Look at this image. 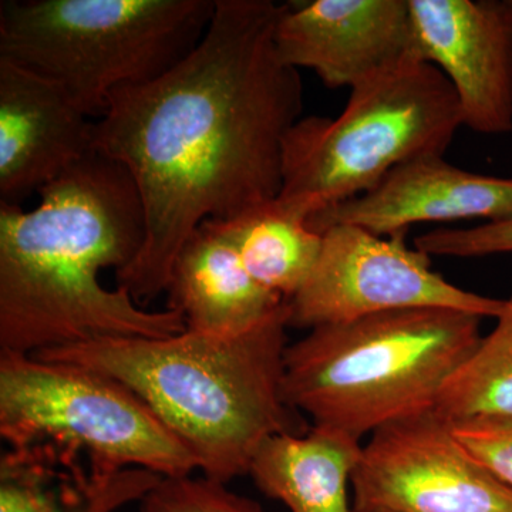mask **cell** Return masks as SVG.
Returning a JSON list of instances; mask_svg holds the SVG:
<instances>
[{
    "label": "cell",
    "mask_w": 512,
    "mask_h": 512,
    "mask_svg": "<svg viewBox=\"0 0 512 512\" xmlns=\"http://www.w3.org/2000/svg\"><path fill=\"white\" fill-rule=\"evenodd\" d=\"M285 5L217 0L197 47L151 82L111 94L94 121V151L136 184L146 239L116 272L141 305L167 291L175 259L205 221H228L275 200L286 134L303 111L299 70L278 55Z\"/></svg>",
    "instance_id": "1"
},
{
    "label": "cell",
    "mask_w": 512,
    "mask_h": 512,
    "mask_svg": "<svg viewBox=\"0 0 512 512\" xmlns=\"http://www.w3.org/2000/svg\"><path fill=\"white\" fill-rule=\"evenodd\" d=\"M39 195L32 210L0 202V352L187 329L180 312L146 311L101 284V271L126 268L146 239L143 202L123 165L93 153Z\"/></svg>",
    "instance_id": "2"
},
{
    "label": "cell",
    "mask_w": 512,
    "mask_h": 512,
    "mask_svg": "<svg viewBox=\"0 0 512 512\" xmlns=\"http://www.w3.org/2000/svg\"><path fill=\"white\" fill-rule=\"evenodd\" d=\"M288 302L248 332L106 339L32 355L109 376L137 394L190 450L202 476H248L276 434H303L284 397Z\"/></svg>",
    "instance_id": "3"
},
{
    "label": "cell",
    "mask_w": 512,
    "mask_h": 512,
    "mask_svg": "<svg viewBox=\"0 0 512 512\" xmlns=\"http://www.w3.org/2000/svg\"><path fill=\"white\" fill-rule=\"evenodd\" d=\"M481 319L426 308L318 326L286 348L285 402L313 426L362 441L436 409L444 384L483 338Z\"/></svg>",
    "instance_id": "4"
},
{
    "label": "cell",
    "mask_w": 512,
    "mask_h": 512,
    "mask_svg": "<svg viewBox=\"0 0 512 512\" xmlns=\"http://www.w3.org/2000/svg\"><path fill=\"white\" fill-rule=\"evenodd\" d=\"M217 0H3L0 57L59 84L90 119L201 42Z\"/></svg>",
    "instance_id": "5"
},
{
    "label": "cell",
    "mask_w": 512,
    "mask_h": 512,
    "mask_svg": "<svg viewBox=\"0 0 512 512\" xmlns=\"http://www.w3.org/2000/svg\"><path fill=\"white\" fill-rule=\"evenodd\" d=\"M463 126L447 77L414 60L350 90L336 119L302 117L286 134L276 201L305 218L373 190L390 171L444 156Z\"/></svg>",
    "instance_id": "6"
},
{
    "label": "cell",
    "mask_w": 512,
    "mask_h": 512,
    "mask_svg": "<svg viewBox=\"0 0 512 512\" xmlns=\"http://www.w3.org/2000/svg\"><path fill=\"white\" fill-rule=\"evenodd\" d=\"M0 436L10 448L53 446L96 471L191 476L197 461L124 384L87 367L0 352Z\"/></svg>",
    "instance_id": "7"
},
{
    "label": "cell",
    "mask_w": 512,
    "mask_h": 512,
    "mask_svg": "<svg viewBox=\"0 0 512 512\" xmlns=\"http://www.w3.org/2000/svg\"><path fill=\"white\" fill-rule=\"evenodd\" d=\"M322 252L301 291L288 301L289 328L315 329L407 309H453L497 318L503 299L451 284L431 256L407 247L406 232L379 237L355 225L322 232Z\"/></svg>",
    "instance_id": "8"
},
{
    "label": "cell",
    "mask_w": 512,
    "mask_h": 512,
    "mask_svg": "<svg viewBox=\"0 0 512 512\" xmlns=\"http://www.w3.org/2000/svg\"><path fill=\"white\" fill-rule=\"evenodd\" d=\"M353 512H512V490L436 409L375 431L352 476Z\"/></svg>",
    "instance_id": "9"
},
{
    "label": "cell",
    "mask_w": 512,
    "mask_h": 512,
    "mask_svg": "<svg viewBox=\"0 0 512 512\" xmlns=\"http://www.w3.org/2000/svg\"><path fill=\"white\" fill-rule=\"evenodd\" d=\"M275 46L288 66L313 70L332 89L352 90L421 60L409 0L286 3Z\"/></svg>",
    "instance_id": "10"
},
{
    "label": "cell",
    "mask_w": 512,
    "mask_h": 512,
    "mask_svg": "<svg viewBox=\"0 0 512 512\" xmlns=\"http://www.w3.org/2000/svg\"><path fill=\"white\" fill-rule=\"evenodd\" d=\"M417 50L453 86L463 126L512 131V20L503 0H409Z\"/></svg>",
    "instance_id": "11"
},
{
    "label": "cell",
    "mask_w": 512,
    "mask_h": 512,
    "mask_svg": "<svg viewBox=\"0 0 512 512\" xmlns=\"http://www.w3.org/2000/svg\"><path fill=\"white\" fill-rule=\"evenodd\" d=\"M94 121L59 84L0 57V202L22 205L96 153Z\"/></svg>",
    "instance_id": "12"
},
{
    "label": "cell",
    "mask_w": 512,
    "mask_h": 512,
    "mask_svg": "<svg viewBox=\"0 0 512 512\" xmlns=\"http://www.w3.org/2000/svg\"><path fill=\"white\" fill-rule=\"evenodd\" d=\"M512 220V178L461 170L444 156H424L390 171L373 190L306 221L322 234L333 225H355L393 237L412 225L458 220Z\"/></svg>",
    "instance_id": "13"
},
{
    "label": "cell",
    "mask_w": 512,
    "mask_h": 512,
    "mask_svg": "<svg viewBox=\"0 0 512 512\" xmlns=\"http://www.w3.org/2000/svg\"><path fill=\"white\" fill-rule=\"evenodd\" d=\"M165 292L185 328L205 335L248 332L286 303L249 275L220 221L202 222L185 241Z\"/></svg>",
    "instance_id": "14"
},
{
    "label": "cell",
    "mask_w": 512,
    "mask_h": 512,
    "mask_svg": "<svg viewBox=\"0 0 512 512\" xmlns=\"http://www.w3.org/2000/svg\"><path fill=\"white\" fill-rule=\"evenodd\" d=\"M161 478L144 468L96 471L53 446L10 448L0 460V512H116Z\"/></svg>",
    "instance_id": "15"
},
{
    "label": "cell",
    "mask_w": 512,
    "mask_h": 512,
    "mask_svg": "<svg viewBox=\"0 0 512 512\" xmlns=\"http://www.w3.org/2000/svg\"><path fill=\"white\" fill-rule=\"evenodd\" d=\"M362 446L328 427L276 434L258 448L248 476L261 493L291 512H353L349 485Z\"/></svg>",
    "instance_id": "16"
},
{
    "label": "cell",
    "mask_w": 512,
    "mask_h": 512,
    "mask_svg": "<svg viewBox=\"0 0 512 512\" xmlns=\"http://www.w3.org/2000/svg\"><path fill=\"white\" fill-rule=\"evenodd\" d=\"M234 241L249 275L286 302L301 291L322 252L323 235L305 218L272 200L220 221Z\"/></svg>",
    "instance_id": "17"
},
{
    "label": "cell",
    "mask_w": 512,
    "mask_h": 512,
    "mask_svg": "<svg viewBox=\"0 0 512 512\" xmlns=\"http://www.w3.org/2000/svg\"><path fill=\"white\" fill-rule=\"evenodd\" d=\"M497 325L444 384L436 410L447 420L512 419V295Z\"/></svg>",
    "instance_id": "18"
},
{
    "label": "cell",
    "mask_w": 512,
    "mask_h": 512,
    "mask_svg": "<svg viewBox=\"0 0 512 512\" xmlns=\"http://www.w3.org/2000/svg\"><path fill=\"white\" fill-rule=\"evenodd\" d=\"M138 512H266L232 493L227 484L201 476L163 477L140 501Z\"/></svg>",
    "instance_id": "19"
},
{
    "label": "cell",
    "mask_w": 512,
    "mask_h": 512,
    "mask_svg": "<svg viewBox=\"0 0 512 512\" xmlns=\"http://www.w3.org/2000/svg\"><path fill=\"white\" fill-rule=\"evenodd\" d=\"M419 251L429 256L481 258L512 252V220L484 222L473 228L436 229L414 239Z\"/></svg>",
    "instance_id": "20"
},
{
    "label": "cell",
    "mask_w": 512,
    "mask_h": 512,
    "mask_svg": "<svg viewBox=\"0 0 512 512\" xmlns=\"http://www.w3.org/2000/svg\"><path fill=\"white\" fill-rule=\"evenodd\" d=\"M453 426L467 450L512 490V419L481 417Z\"/></svg>",
    "instance_id": "21"
},
{
    "label": "cell",
    "mask_w": 512,
    "mask_h": 512,
    "mask_svg": "<svg viewBox=\"0 0 512 512\" xmlns=\"http://www.w3.org/2000/svg\"><path fill=\"white\" fill-rule=\"evenodd\" d=\"M503 3L508 16H510V19L512 20V0H503Z\"/></svg>",
    "instance_id": "22"
}]
</instances>
